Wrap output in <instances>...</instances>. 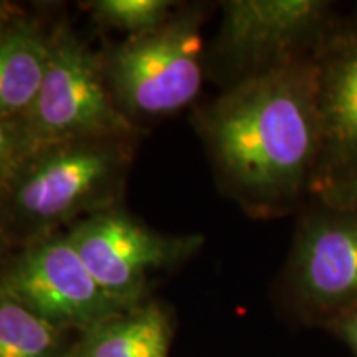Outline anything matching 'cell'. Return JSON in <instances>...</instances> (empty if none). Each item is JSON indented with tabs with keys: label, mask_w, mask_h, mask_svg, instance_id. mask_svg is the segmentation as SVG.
Here are the masks:
<instances>
[{
	"label": "cell",
	"mask_w": 357,
	"mask_h": 357,
	"mask_svg": "<svg viewBox=\"0 0 357 357\" xmlns=\"http://www.w3.org/2000/svg\"><path fill=\"white\" fill-rule=\"evenodd\" d=\"M218 176L248 211H291L314 189L323 128L314 56L234 83L202 116Z\"/></svg>",
	"instance_id": "6da1fadb"
},
{
	"label": "cell",
	"mask_w": 357,
	"mask_h": 357,
	"mask_svg": "<svg viewBox=\"0 0 357 357\" xmlns=\"http://www.w3.org/2000/svg\"><path fill=\"white\" fill-rule=\"evenodd\" d=\"M114 139H82L38 149L10 185L13 208L33 230L109 208L124 171Z\"/></svg>",
	"instance_id": "7a4b0ae2"
},
{
	"label": "cell",
	"mask_w": 357,
	"mask_h": 357,
	"mask_svg": "<svg viewBox=\"0 0 357 357\" xmlns=\"http://www.w3.org/2000/svg\"><path fill=\"white\" fill-rule=\"evenodd\" d=\"M38 149L82 139H124L131 123L114 106L93 52L66 25L50 33L42 86L24 116Z\"/></svg>",
	"instance_id": "3957f363"
},
{
	"label": "cell",
	"mask_w": 357,
	"mask_h": 357,
	"mask_svg": "<svg viewBox=\"0 0 357 357\" xmlns=\"http://www.w3.org/2000/svg\"><path fill=\"white\" fill-rule=\"evenodd\" d=\"M222 12L215 55L234 83L316 56L339 24L328 0H230Z\"/></svg>",
	"instance_id": "277c9868"
},
{
	"label": "cell",
	"mask_w": 357,
	"mask_h": 357,
	"mask_svg": "<svg viewBox=\"0 0 357 357\" xmlns=\"http://www.w3.org/2000/svg\"><path fill=\"white\" fill-rule=\"evenodd\" d=\"M197 13L132 35L111 52V91L128 111L164 116L185 108L202 88V37Z\"/></svg>",
	"instance_id": "5b68a950"
},
{
	"label": "cell",
	"mask_w": 357,
	"mask_h": 357,
	"mask_svg": "<svg viewBox=\"0 0 357 357\" xmlns=\"http://www.w3.org/2000/svg\"><path fill=\"white\" fill-rule=\"evenodd\" d=\"M68 238L102 291L126 310L139 305L151 271L184 260L202 245L200 236L159 234L111 207L79 222Z\"/></svg>",
	"instance_id": "8992f818"
},
{
	"label": "cell",
	"mask_w": 357,
	"mask_h": 357,
	"mask_svg": "<svg viewBox=\"0 0 357 357\" xmlns=\"http://www.w3.org/2000/svg\"><path fill=\"white\" fill-rule=\"evenodd\" d=\"M0 291L63 331L86 333L126 311L102 291L68 235L43 236L26 248L2 276Z\"/></svg>",
	"instance_id": "52a82bcc"
},
{
	"label": "cell",
	"mask_w": 357,
	"mask_h": 357,
	"mask_svg": "<svg viewBox=\"0 0 357 357\" xmlns=\"http://www.w3.org/2000/svg\"><path fill=\"white\" fill-rule=\"evenodd\" d=\"M296 298L337 318L357 306V208L319 202L303 217L288 265Z\"/></svg>",
	"instance_id": "ba28073f"
},
{
	"label": "cell",
	"mask_w": 357,
	"mask_h": 357,
	"mask_svg": "<svg viewBox=\"0 0 357 357\" xmlns=\"http://www.w3.org/2000/svg\"><path fill=\"white\" fill-rule=\"evenodd\" d=\"M314 63L323 154L312 194L357 172V17L339 20Z\"/></svg>",
	"instance_id": "9c48e42d"
},
{
	"label": "cell",
	"mask_w": 357,
	"mask_h": 357,
	"mask_svg": "<svg viewBox=\"0 0 357 357\" xmlns=\"http://www.w3.org/2000/svg\"><path fill=\"white\" fill-rule=\"evenodd\" d=\"M50 56V33L17 20L0 37V119H19L32 108Z\"/></svg>",
	"instance_id": "30bf717a"
},
{
	"label": "cell",
	"mask_w": 357,
	"mask_h": 357,
	"mask_svg": "<svg viewBox=\"0 0 357 357\" xmlns=\"http://www.w3.org/2000/svg\"><path fill=\"white\" fill-rule=\"evenodd\" d=\"M171 323L155 303L137 305L83 333L75 357H169Z\"/></svg>",
	"instance_id": "8fae6325"
},
{
	"label": "cell",
	"mask_w": 357,
	"mask_h": 357,
	"mask_svg": "<svg viewBox=\"0 0 357 357\" xmlns=\"http://www.w3.org/2000/svg\"><path fill=\"white\" fill-rule=\"evenodd\" d=\"M63 333L0 291V357H63Z\"/></svg>",
	"instance_id": "7c38bea8"
},
{
	"label": "cell",
	"mask_w": 357,
	"mask_h": 357,
	"mask_svg": "<svg viewBox=\"0 0 357 357\" xmlns=\"http://www.w3.org/2000/svg\"><path fill=\"white\" fill-rule=\"evenodd\" d=\"M172 2L166 0H98L89 3L105 24L139 35L159 29L167 22Z\"/></svg>",
	"instance_id": "4fadbf2b"
},
{
	"label": "cell",
	"mask_w": 357,
	"mask_h": 357,
	"mask_svg": "<svg viewBox=\"0 0 357 357\" xmlns=\"http://www.w3.org/2000/svg\"><path fill=\"white\" fill-rule=\"evenodd\" d=\"M35 153L37 146L24 118L0 119V190L10 189Z\"/></svg>",
	"instance_id": "5bb4252c"
},
{
	"label": "cell",
	"mask_w": 357,
	"mask_h": 357,
	"mask_svg": "<svg viewBox=\"0 0 357 357\" xmlns=\"http://www.w3.org/2000/svg\"><path fill=\"white\" fill-rule=\"evenodd\" d=\"M319 202L342 208H357V172L346 176L314 192Z\"/></svg>",
	"instance_id": "9a60e30c"
},
{
	"label": "cell",
	"mask_w": 357,
	"mask_h": 357,
	"mask_svg": "<svg viewBox=\"0 0 357 357\" xmlns=\"http://www.w3.org/2000/svg\"><path fill=\"white\" fill-rule=\"evenodd\" d=\"M333 324L339 337L349 346L352 354L357 357V306L334 318Z\"/></svg>",
	"instance_id": "2e32d148"
},
{
	"label": "cell",
	"mask_w": 357,
	"mask_h": 357,
	"mask_svg": "<svg viewBox=\"0 0 357 357\" xmlns=\"http://www.w3.org/2000/svg\"><path fill=\"white\" fill-rule=\"evenodd\" d=\"M19 19H15V10L7 3H0V37L7 32Z\"/></svg>",
	"instance_id": "e0dca14e"
}]
</instances>
